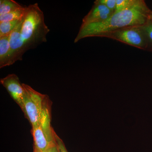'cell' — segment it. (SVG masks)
<instances>
[{"instance_id":"277c9868","label":"cell","mask_w":152,"mask_h":152,"mask_svg":"<svg viewBox=\"0 0 152 152\" xmlns=\"http://www.w3.org/2000/svg\"><path fill=\"white\" fill-rule=\"evenodd\" d=\"M0 82L23 111V100L26 91L18 76L14 74H10L1 79Z\"/></svg>"},{"instance_id":"e0dca14e","label":"cell","mask_w":152,"mask_h":152,"mask_svg":"<svg viewBox=\"0 0 152 152\" xmlns=\"http://www.w3.org/2000/svg\"><path fill=\"white\" fill-rule=\"evenodd\" d=\"M45 152H58L56 144L55 141L52 142Z\"/></svg>"},{"instance_id":"8992f818","label":"cell","mask_w":152,"mask_h":152,"mask_svg":"<svg viewBox=\"0 0 152 152\" xmlns=\"http://www.w3.org/2000/svg\"><path fill=\"white\" fill-rule=\"evenodd\" d=\"M105 6L94 1L90 12L83 19L82 24L94 23L103 22L113 13Z\"/></svg>"},{"instance_id":"4fadbf2b","label":"cell","mask_w":152,"mask_h":152,"mask_svg":"<svg viewBox=\"0 0 152 152\" xmlns=\"http://www.w3.org/2000/svg\"><path fill=\"white\" fill-rule=\"evenodd\" d=\"M141 27L146 40V50L152 52V19H150Z\"/></svg>"},{"instance_id":"7c38bea8","label":"cell","mask_w":152,"mask_h":152,"mask_svg":"<svg viewBox=\"0 0 152 152\" xmlns=\"http://www.w3.org/2000/svg\"><path fill=\"white\" fill-rule=\"evenodd\" d=\"M20 20L0 23V38L10 34Z\"/></svg>"},{"instance_id":"7a4b0ae2","label":"cell","mask_w":152,"mask_h":152,"mask_svg":"<svg viewBox=\"0 0 152 152\" xmlns=\"http://www.w3.org/2000/svg\"><path fill=\"white\" fill-rule=\"evenodd\" d=\"M50 31L45 23L43 12L37 3L27 7L20 31L24 53L47 42V34Z\"/></svg>"},{"instance_id":"2e32d148","label":"cell","mask_w":152,"mask_h":152,"mask_svg":"<svg viewBox=\"0 0 152 152\" xmlns=\"http://www.w3.org/2000/svg\"><path fill=\"white\" fill-rule=\"evenodd\" d=\"M95 2L104 5L113 12H115L116 8V0H96Z\"/></svg>"},{"instance_id":"3957f363","label":"cell","mask_w":152,"mask_h":152,"mask_svg":"<svg viewBox=\"0 0 152 152\" xmlns=\"http://www.w3.org/2000/svg\"><path fill=\"white\" fill-rule=\"evenodd\" d=\"M101 37L115 40L141 50H147L146 40L141 26L123 28L104 34Z\"/></svg>"},{"instance_id":"30bf717a","label":"cell","mask_w":152,"mask_h":152,"mask_svg":"<svg viewBox=\"0 0 152 152\" xmlns=\"http://www.w3.org/2000/svg\"><path fill=\"white\" fill-rule=\"evenodd\" d=\"M27 7H23L20 8L11 12L5 15H0V23L12 21L21 19L26 11Z\"/></svg>"},{"instance_id":"9c48e42d","label":"cell","mask_w":152,"mask_h":152,"mask_svg":"<svg viewBox=\"0 0 152 152\" xmlns=\"http://www.w3.org/2000/svg\"><path fill=\"white\" fill-rule=\"evenodd\" d=\"M10 35L0 38V68L1 69L9 66L10 53Z\"/></svg>"},{"instance_id":"ac0fdd59","label":"cell","mask_w":152,"mask_h":152,"mask_svg":"<svg viewBox=\"0 0 152 152\" xmlns=\"http://www.w3.org/2000/svg\"><path fill=\"white\" fill-rule=\"evenodd\" d=\"M150 19H152V12L151 14V15L150 16Z\"/></svg>"},{"instance_id":"6da1fadb","label":"cell","mask_w":152,"mask_h":152,"mask_svg":"<svg viewBox=\"0 0 152 152\" xmlns=\"http://www.w3.org/2000/svg\"><path fill=\"white\" fill-rule=\"evenodd\" d=\"M152 11L143 0H135L126 9L114 12L103 22L82 24L74 42L86 38L101 37L104 34L123 28L145 25L149 20Z\"/></svg>"},{"instance_id":"52a82bcc","label":"cell","mask_w":152,"mask_h":152,"mask_svg":"<svg viewBox=\"0 0 152 152\" xmlns=\"http://www.w3.org/2000/svg\"><path fill=\"white\" fill-rule=\"evenodd\" d=\"M25 91L26 93L23 100V112L26 116L28 117L33 128L40 125V113L36 104L30 98L26 90Z\"/></svg>"},{"instance_id":"9a60e30c","label":"cell","mask_w":152,"mask_h":152,"mask_svg":"<svg viewBox=\"0 0 152 152\" xmlns=\"http://www.w3.org/2000/svg\"><path fill=\"white\" fill-rule=\"evenodd\" d=\"M53 135L55 142L56 144L58 152H68L62 140L57 135L53 129Z\"/></svg>"},{"instance_id":"ba28073f","label":"cell","mask_w":152,"mask_h":152,"mask_svg":"<svg viewBox=\"0 0 152 152\" xmlns=\"http://www.w3.org/2000/svg\"><path fill=\"white\" fill-rule=\"evenodd\" d=\"M34 140V152H45L50 144L40 125L32 128Z\"/></svg>"},{"instance_id":"5bb4252c","label":"cell","mask_w":152,"mask_h":152,"mask_svg":"<svg viewBox=\"0 0 152 152\" xmlns=\"http://www.w3.org/2000/svg\"><path fill=\"white\" fill-rule=\"evenodd\" d=\"M135 0H116L115 10L114 12L126 9Z\"/></svg>"},{"instance_id":"8fae6325","label":"cell","mask_w":152,"mask_h":152,"mask_svg":"<svg viewBox=\"0 0 152 152\" xmlns=\"http://www.w3.org/2000/svg\"><path fill=\"white\" fill-rule=\"evenodd\" d=\"M23 7L14 0H1L0 15L9 13Z\"/></svg>"},{"instance_id":"5b68a950","label":"cell","mask_w":152,"mask_h":152,"mask_svg":"<svg viewBox=\"0 0 152 152\" xmlns=\"http://www.w3.org/2000/svg\"><path fill=\"white\" fill-rule=\"evenodd\" d=\"M22 18L10 35V53L9 66L13 64L18 61H22L23 60V56L25 53L23 50V44L21 40L20 37Z\"/></svg>"}]
</instances>
